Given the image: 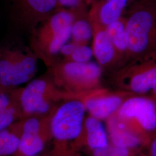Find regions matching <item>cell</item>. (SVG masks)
Instances as JSON below:
<instances>
[{"label": "cell", "mask_w": 156, "mask_h": 156, "mask_svg": "<svg viewBox=\"0 0 156 156\" xmlns=\"http://www.w3.org/2000/svg\"><path fill=\"white\" fill-rule=\"evenodd\" d=\"M76 15L75 10L58 8L30 35V50L48 67L55 64V56L71 37Z\"/></svg>", "instance_id": "1"}, {"label": "cell", "mask_w": 156, "mask_h": 156, "mask_svg": "<svg viewBox=\"0 0 156 156\" xmlns=\"http://www.w3.org/2000/svg\"><path fill=\"white\" fill-rule=\"evenodd\" d=\"M127 56L131 62L156 57V7L147 0L132 6L125 21Z\"/></svg>", "instance_id": "2"}, {"label": "cell", "mask_w": 156, "mask_h": 156, "mask_svg": "<svg viewBox=\"0 0 156 156\" xmlns=\"http://www.w3.org/2000/svg\"><path fill=\"white\" fill-rule=\"evenodd\" d=\"M8 91L21 112L22 119L48 116L51 111V101L57 95L51 82L44 78L33 80L24 87Z\"/></svg>", "instance_id": "3"}, {"label": "cell", "mask_w": 156, "mask_h": 156, "mask_svg": "<svg viewBox=\"0 0 156 156\" xmlns=\"http://www.w3.org/2000/svg\"><path fill=\"white\" fill-rule=\"evenodd\" d=\"M86 108L78 100L67 101L54 111L50 121L51 137L55 141H73L82 132Z\"/></svg>", "instance_id": "4"}, {"label": "cell", "mask_w": 156, "mask_h": 156, "mask_svg": "<svg viewBox=\"0 0 156 156\" xmlns=\"http://www.w3.org/2000/svg\"><path fill=\"white\" fill-rule=\"evenodd\" d=\"M49 68L55 82L68 89L93 86L99 81L101 74L100 66L93 62L68 60L56 62Z\"/></svg>", "instance_id": "5"}, {"label": "cell", "mask_w": 156, "mask_h": 156, "mask_svg": "<svg viewBox=\"0 0 156 156\" xmlns=\"http://www.w3.org/2000/svg\"><path fill=\"white\" fill-rule=\"evenodd\" d=\"M57 9V0H13L12 23L21 33L30 35Z\"/></svg>", "instance_id": "6"}, {"label": "cell", "mask_w": 156, "mask_h": 156, "mask_svg": "<svg viewBox=\"0 0 156 156\" xmlns=\"http://www.w3.org/2000/svg\"><path fill=\"white\" fill-rule=\"evenodd\" d=\"M118 73L134 93L156 96V57L131 62Z\"/></svg>", "instance_id": "7"}, {"label": "cell", "mask_w": 156, "mask_h": 156, "mask_svg": "<svg viewBox=\"0 0 156 156\" xmlns=\"http://www.w3.org/2000/svg\"><path fill=\"white\" fill-rule=\"evenodd\" d=\"M117 112L121 119L136 120L146 131L156 129V102L151 98L131 97L123 102Z\"/></svg>", "instance_id": "8"}, {"label": "cell", "mask_w": 156, "mask_h": 156, "mask_svg": "<svg viewBox=\"0 0 156 156\" xmlns=\"http://www.w3.org/2000/svg\"><path fill=\"white\" fill-rule=\"evenodd\" d=\"M13 50L12 89L28 82L37 73V57L31 50Z\"/></svg>", "instance_id": "9"}, {"label": "cell", "mask_w": 156, "mask_h": 156, "mask_svg": "<svg viewBox=\"0 0 156 156\" xmlns=\"http://www.w3.org/2000/svg\"><path fill=\"white\" fill-rule=\"evenodd\" d=\"M123 102L119 95H109L90 98L85 101L84 105L91 116L102 120L118 111Z\"/></svg>", "instance_id": "10"}, {"label": "cell", "mask_w": 156, "mask_h": 156, "mask_svg": "<svg viewBox=\"0 0 156 156\" xmlns=\"http://www.w3.org/2000/svg\"><path fill=\"white\" fill-rule=\"evenodd\" d=\"M129 0H103L92 8L91 16L105 27L121 18Z\"/></svg>", "instance_id": "11"}, {"label": "cell", "mask_w": 156, "mask_h": 156, "mask_svg": "<svg viewBox=\"0 0 156 156\" xmlns=\"http://www.w3.org/2000/svg\"><path fill=\"white\" fill-rule=\"evenodd\" d=\"M93 55L101 67H105L116 58L117 53L105 30H99L95 34Z\"/></svg>", "instance_id": "12"}, {"label": "cell", "mask_w": 156, "mask_h": 156, "mask_svg": "<svg viewBox=\"0 0 156 156\" xmlns=\"http://www.w3.org/2000/svg\"><path fill=\"white\" fill-rule=\"evenodd\" d=\"M109 137L113 146L126 148H134L140 144L138 136L128 130L124 123L116 119L109 122Z\"/></svg>", "instance_id": "13"}, {"label": "cell", "mask_w": 156, "mask_h": 156, "mask_svg": "<svg viewBox=\"0 0 156 156\" xmlns=\"http://www.w3.org/2000/svg\"><path fill=\"white\" fill-rule=\"evenodd\" d=\"M87 141L90 147L93 151L109 147V139L101 120L90 116L85 120Z\"/></svg>", "instance_id": "14"}, {"label": "cell", "mask_w": 156, "mask_h": 156, "mask_svg": "<svg viewBox=\"0 0 156 156\" xmlns=\"http://www.w3.org/2000/svg\"><path fill=\"white\" fill-rule=\"evenodd\" d=\"M21 131L22 122L19 120L0 132V156L14 154L19 145Z\"/></svg>", "instance_id": "15"}, {"label": "cell", "mask_w": 156, "mask_h": 156, "mask_svg": "<svg viewBox=\"0 0 156 156\" xmlns=\"http://www.w3.org/2000/svg\"><path fill=\"white\" fill-rule=\"evenodd\" d=\"M116 53L119 55H127V44L125 31V22L121 19L112 23L105 27Z\"/></svg>", "instance_id": "16"}, {"label": "cell", "mask_w": 156, "mask_h": 156, "mask_svg": "<svg viewBox=\"0 0 156 156\" xmlns=\"http://www.w3.org/2000/svg\"><path fill=\"white\" fill-rule=\"evenodd\" d=\"M84 8L76 11V19L73 23L71 37L73 42L78 45H85L91 39L93 31L91 24L86 19L81 17L80 14Z\"/></svg>", "instance_id": "17"}, {"label": "cell", "mask_w": 156, "mask_h": 156, "mask_svg": "<svg viewBox=\"0 0 156 156\" xmlns=\"http://www.w3.org/2000/svg\"><path fill=\"white\" fill-rule=\"evenodd\" d=\"M21 119H22V113L14 102L11 106L0 112V132L9 128L13 123Z\"/></svg>", "instance_id": "18"}, {"label": "cell", "mask_w": 156, "mask_h": 156, "mask_svg": "<svg viewBox=\"0 0 156 156\" xmlns=\"http://www.w3.org/2000/svg\"><path fill=\"white\" fill-rule=\"evenodd\" d=\"M93 55V49L85 45H78L72 53L68 57V61L77 62H88Z\"/></svg>", "instance_id": "19"}, {"label": "cell", "mask_w": 156, "mask_h": 156, "mask_svg": "<svg viewBox=\"0 0 156 156\" xmlns=\"http://www.w3.org/2000/svg\"><path fill=\"white\" fill-rule=\"evenodd\" d=\"M85 3L83 0H57V9L68 8L71 10L84 8Z\"/></svg>", "instance_id": "20"}, {"label": "cell", "mask_w": 156, "mask_h": 156, "mask_svg": "<svg viewBox=\"0 0 156 156\" xmlns=\"http://www.w3.org/2000/svg\"><path fill=\"white\" fill-rule=\"evenodd\" d=\"M13 102L9 91L0 90V112L5 110Z\"/></svg>", "instance_id": "21"}, {"label": "cell", "mask_w": 156, "mask_h": 156, "mask_svg": "<svg viewBox=\"0 0 156 156\" xmlns=\"http://www.w3.org/2000/svg\"><path fill=\"white\" fill-rule=\"evenodd\" d=\"M107 156H128V149L113 146L109 147Z\"/></svg>", "instance_id": "22"}, {"label": "cell", "mask_w": 156, "mask_h": 156, "mask_svg": "<svg viewBox=\"0 0 156 156\" xmlns=\"http://www.w3.org/2000/svg\"><path fill=\"white\" fill-rule=\"evenodd\" d=\"M78 46L76 44H75L73 42L70 44H66L62 47L60 53L62 55L68 58L72 55V53L74 51V50H75Z\"/></svg>", "instance_id": "23"}, {"label": "cell", "mask_w": 156, "mask_h": 156, "mask_svg": "<svg viewBox=\"0 0 156 156\" xmlns=\"http://www.w3.org/2000/svg\"><path fill=\"white\" fill-rule=\"evenodd\" d=\"M109 147L104 148V149H98L94 150L93 156H107Z\"/></svg>", "instance_id": "24"}, {"label": "cell", "mask_w": 156, "mask_h": 156, "mask_svg": "<svg viewBox=\"0 0 156 156\" xmlns=\"http://www.w3.org/2000/svg\"><path fill=\"white\" fill-rule=\"evenodd\" d=\"M151 156H156V139L154 140L151 146Z\"/></svg>", "instance_id": "25"}, {"label": "cell", "mask_w": 156, "mask_h": 156, "mask_svg": "<svg viewBox=\"0 0 156 156\" xmlns=\"http://www.w3.org/2000/svg\"><path fill=\"white\" fill-rule=\"evenodd\" d=\"M147 1H149V2H151V4H153V5L155 6L156 7V0H147Z\"/></svg>", "instance_id": "26"}, {"label": "cell", "mask_w": 156, "mask_h": 156, "mask_svg": "<svg viewBox=\"0 0 156 156\" xmlns=\"http://www.w3.org/2000/svg\"><path fill=\"white\" fill-rule=\"evenodd\" d=\"M83 1L85 3V4H89L90 3H91L93 0H83Z\"/></svg>", "instance_id": "27"}, {"label": "cell", "mask_w": 156, "mask_h": 156, "mask_svg": "<svg viewBox=\"0 0 156 156\" xmlns=\"http://www.w3.org/2000/svg\"><path fill=\"white\" fill-rule=\"evenodd\" d=\"M39 156V154H38V155H34V156Z\"/></svg>", "instance_id": "28"}]
</instances>
